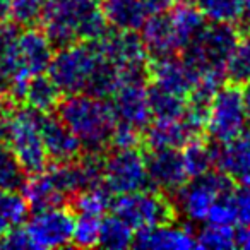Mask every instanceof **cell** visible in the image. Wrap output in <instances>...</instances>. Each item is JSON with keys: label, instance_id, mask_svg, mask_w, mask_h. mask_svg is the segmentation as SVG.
<instances>
[{"label": "cell", "instance_id": "cell-4", "mask_svg": "<svg viewBox=\"0 0 250 250\" xmlns=\"http://www.w3.org/2000/svg\"><path fill=\"white\" fill-rule=\"evenodd\" d=\"M0 141L7 144L28 175L46 170L48 156L31 108L14 110L7 104L0 113Z\"/></svg>", "mask_w": 250, "mask_h": 250}, {"label": "cell", "instance_id": "cell-21", "mask_svg": "<svg viewBox=\"0 0 250 250\" xmlns=\"http://www.w3.org/2000/svg\"><path fill=\"white\" fill-rule=\"evenodd\" d=\"M21 194L24 195L29 209H33V211L63 206V202L67 201V197L60 192V188L55 185V182L52 180L46 170L35 175H28L21 188Z\"/></svg>", "mask_w": 250, "mask_h": 250}, {"label": "cell", "instance_id": "cell-2", "mask_svg": "<svg viewBox=\"0 0 250 250\" xmlns=\"http://www.w3.org/2000/svg\"><path fill=\"white\" fill-rule=\"evenodd\" d=\"M55 113L77 137L84 153H104L117 124L113 106L104 98L86 93L60 98Z\"/></svg>", "mask_w": 250, "mask_h": 250}, {"label": "cell", "instance_id": "cell-27", "mask_svg": "<svg viewBox=\"0 0 250 250\" xmlns=\"http://www.w3.org/2000/svg\"><path fill=\"white\" fill-rule=\"evenodd\" d=\"M29 204L21 190L0 188V236L12 226L22 225L28 219Z\"/></svg>", "mask_w": 250, "mask_h": 250}, {"label": "cell", "instance_id": "cell-23", "mask_svg": "<svg viewBox=\"0 0 250 250\" xmlns=\"http://www.w3.org/2000/svg\"><path fill=\"white\" fill-rule=\"evenodd\" d=\"M147 103H149L151 118L171 120V118H180L185 113L187 96H180L151 83L147 84Z\"/></svg>", "mask_w": 250, "mask_h": 250}, {"label": "cell", "instance_id": "cell-7", "mask_svg": "<svg viewBox=\"0 0 250 250\" xmlns=\"http://www.w3.org/2000/svg\"><path fill=\"white\" fill-rule=\"evenodd\" d=\"M249 125L245 104L242 98V86L238 84L223 83L212 94L209 104L206 132L211 143H228L243 132Z\"/></svg>", "mask_w": 250, "mask_h": 250}, {"label": "cell", "instance_id": "cell-41", "mask_svg": "<svg viewBox=\"0 0 250 250\" xmlns=\"http://www.w3.org/2000/svg\"><path fill=\"white\" fill-rule=\"evenodd\" d=\"M242 98H243V104H245L247 117H249V120H250V81L242 84Z\"/></svg>", "mask_w": 250, "mask_h": 250}, {"label": "cell", "instance_id": "cell-36", "mask_svg": "<svg viewBox=\"0 0 250 250\" xmlns=\"http://www.w3.org/2000/svg\"><path fill=\"white\" fill-rule=\"evenodd\" d=\"M231 194L221 195L219 199H216L214 204L211 206L206 221L212 223V225H235V211H233V202H231Z\"/></svg>", "mask_w": 250, "mask_h": 250}, {"label": "cell", "instance_id": "cell-19", "mask_svg": "<svg viewBox=\"0 0 250 250\" xmlns=\"http://www.w3.org/2000/svg\"><path fill=\"white\" fill-rule=\"evenodd\" d=\"M137 249H154V250H188L199 249L195 235L190 228L168 225L153 226V228L137 229L134 235V245Z\"/></svg>", "mask_w": 250, "mask_h": 250}, {"label": "cell", "instance_id": "cell-33", "mask_svg": "<svg viewBox=\"0 0 250 250\" xmlns=\"http://www.w3.org/2000/svg\"><path fill=\"white\" fill-rule=\"evenodd\" d=\"M101 218L91 214H76L72 228V242L70 245L79 249H89L98 245Z\"/></svg>", "mask_w": 250, "mask_h": 250}, {"label": "cell", "instance_id": "cell-40", "mask_svg": "<svg viewBox=\"0 0 250 250\" xmlns=\"http://www.w3.org/2000/svg\"><path fill=\"white\" fill-rule=\"evenodd\" d=\"M236 245L250 250V226H242V229H236Z\"/></svg>", "mask_w": 250, "mask_h": 250}, {"label": "cell", "instance_id": "cell-26", "mask_svg": "<svg viewBox=\"0 0 250 250\" xmlns=\"http://www.w3.org/2000/svg\"><path fill=\"white\" fill-rule=\"evenodd\" d=\"M182 149V161H184L185 171L188 178L199 177V175L209 171L214 167V156H212V144L206 143L202 137L188 141Z\"/></svg>", "mask_w": 250, "mask_h": 250}, {"label": "cell", "instance_id": "cell-11", "mask_svg": "<svg viewBox=\"0 0 250 250\" xmlns=\"http://www.w3.org/2000/svg\"><path fill=\"white\" fill-rule=\"evenodd\" d=\"M35 120L48 161L67 163V161L77 160L81 156L83 147H81L79 141L59 115L53 111H35Z\"/></svg>", "mask_w": 250, "mask_h": 250}, {"label": "cell", "instance_id": "cell-44", "mask_svg": "<svg viewBox=\"0 0 250 250\" xmlns=\"http://www.w3.org/2000/svg\"><path fill=\"white\" fill-rule=\"evenodd\" d=\"M5 106H7V100H5V98L0 96V113H2V111L5 110Z\"/></svg>", "mask_w": 250, "mask_h": 250}, {"label": "cell", "instance_id": "cell-42", "mask_svg": "<svg viewBox=\"0 0 250 250\" xmlns=\"http://www.w3.org/2000/svg\"><path fill=\"white\" fill-rule=\"evenodd\" d=\"M11 4H12V0H0V24L5 22V21H9Z\"/></svg>", "mask_w": 250, "mask_h": 250}, {"label": "cell", "instance_id": "cell-3", "mask_svg": "<svg viewBox=\"0 0 250 250\" xmlns=\"http://www.w3.org/2000/svg\"><path fill=\"white\" fill-rule=\"evenodd\" d=\"M240 40L231 22L212 21L182 48V59L197 72L199 81L219 87L226 81V60Z\"/></svg>", "mask_w": 250, "mask_h": 250}, {"label": "cell", "instance_id": "cell-25", "mask_svg": "<svg viewBox=\"0 0 250 250\" xmlns=\"http://www.w3.org/2000/svg\"><path fill=\"white\" fill-rule=\"evenodd\" d=\"M134 229L117 214H104L100 221L98 247L108 250H122L134 245Z\"/></svg>", "mask_w": 250, "mask_h": 250}, {"label": "cell", "instance_id": "cell-6", "mask_svg": "<svg viewBox=\"0 0 250 250\" xmlns=\"http://www.w3.org/2000/svg\"><path fill=\"white\" fill-rule=\"evenodd\" d=\"M110 209L134 231L168 225L177 218V208L173 201H170L163 192L147 190V188L118 194V197L111 201Z\"/></svg>", "mask_w": 250, "mask_h": 250}, {"label": "cell", "instance_id": "cell-35", "mask_svg": "<svg viewBox=\"0 0 250 250\" xmlns=\"http://www.w3.org/2000/svg\"><path fill=\"white\" fill-rule=\"evenodd\" d=\"M143 144V130L125 122L117 120L110 137V147L113 149H132Z\"/></svg>", "mask_w": 250, "mask_h": 250}, {"label": "cell", "instance_id": "cell-5", "mask_svg": "<svg viewBox=\"0 0 250 250\" xmlns=\"http://www.w3.org/2000/svg\"><path fill=\"white\" fill-rule=\"evenodd\" d=\"M106 57L101 53L96 40L76 42L59 48L46 70L60 93L77 94L84 93L98 63Z\"/></svg>", "mask_w": 250, "mask_h": 250}, {"label": "cell", "instance_id": "cell-46", "mask_svg": "<svg viewBox=\"0 0 250 250\" xmlns=\"http://www.w3.org/2000/svg\"><path fill=\"white\" fill-rule=\"evenodd\" d=\"M242 185H243V187H247V188H250V178L245 182V184H242Z\"/></svg>", "mask_w": 250, "mask_h": 250}, {"label": "cell", "instance_id": "cell-8", "mask_svg": "<svg viewBox=\"0 0 250 250\" xmlns=\"http://www.w3.org/2000/svg\"><path fill=\"white\" fill-rule=\"evenodd\" d=\"M235 190V180L225 171L209 170L199 177L190 178L175 192V208L184 212L190 221H206L211 206L216 199Z\"/></svg>", "mask_w": 250, "mask_h": 250}, {"label": "cell", "instance_id": "cell-13", "mask_svg": "<svg viewBox=\"0 0 250 250\" xmlns=\"http://www.w3.org/2000/svg\"><path fill=\"white\" fill-rule=\"evenodd\" d=\"M147 84L149 83H120L111 94L117 120L130 124L139 130H144L151 122V110L147 103Z\"/></svg>", "mask_w": 250, "mask_h": 250}, {"label": "cell", "instance_id": "cell-29", "mask_svg": "<svg viewBox=\"0 0 250 250\" xmlns=\"http://www.w3.org/2000/svg\"><path fill=\"white\" fill-rule=\"evenodd\" d=\"M199 249L226 250L235 249L236 245V228L233 225H212L208 223L195 235Z\"/></svg>", "mask_w": 250, "mask_h": 250}, {"label": "cell", "instance_id": "cell-38", "mask_svg": "<svg viewBox=\"0 0 250 250\" xmlns=\"http://www.w3.org/2000/svg\"><path fill=\"white\" fill-rule=\"evenodd\" d=\"M0 249L5 250H26L31 249V242L26 233V228L21 225L9 228L4 235L0 236Z\"/></svg>", "mask_w": 250, "mask_h": 250}, {"label": "cell", "instance_id": "cell-9", "mask_svg": "<svg viewBox=\"0 0 250 250\" xmlns=\"http://www.w3.org/2000/svg\"><path fill=\"white\" fill-rule=\"evenodd\" d=\"M103 187L115 195L149 187L144 154L137 147L108 153L103 158Z\"/></svg>", "mask_w": 250, "mask_h": 250}, {"label": "cell", "instance_id": "cell-1", "mask_svg": "<svg viewBox=\"0 0 250 250\" xmlns=\"http://www.w3.org/2000/svg\"><path fill=\"white\" fill-rule=\"evenodd\" d=\"M40 22L53 48L98 40L110 29L100 0H45Z\"/></svg>", "mask_w": 250, "mask_h": 250}, {"label": "cell", "instance_id": "cell-32", "mask_svg": "<svg viewBox=\"0 0 250 250\" xmlns=\"http://www.w3.org/2000/svg\"><path fill=\"white\" fill-rule=\"evenodd\" d=\"M202 14L211 21L236 22L242 19V0H194Z\"/></svg>", "mask_w": 250, "mask_h": 250}, {"label": "cell", "instance_id": "cell-37", "mask_svg": "<svg viewBox=\"0 0 250 250\" xmlns=\"http://www.w3.org/2000/svg\"><path fill=\"white\" fill-rule=\"evenodd\" d=\"M235 225L250 226V188H235L231 194Z\"/></svg>", "mask_w": 250, "mask_h": 250}, {"label": "cell", "instance_id": "cell-34", "mask_svg": "<svg viewBox=\"0 0 250 250\" xmlns=\"http://www.w3.org/2000/svg\"><path fill=\"white\" fill-rule=\"evenodd\" d=\"M45 7V0H12L9 21L19 28H31L38 24Z\"/></svg>", "mask_w": 250, "mask_h": 250}, {"label": "cell", "instance_id": "cell-18", "mask_svg": "<svg viewBox=\"0 0 250 250\" xmlns=\"http://www.w3.org/2000/svg\"><path fill=\"white\" fill-rule=\"evenodd\" d=\"M18 55L21 60V65L29 76L45 74L53 59V45L43 29L26 28L24 31H19L18 35Z\"/></svg>", "mask_w": 250, "mask_h": 250}, {"label": "cell", "instance_id": "cell-43", "mask_svg": "<svg viewBox=\"0 0 250 250\" xmlns=\"http://www.w3.org/2000/svg\"><path fill=\"white\" fill-rule=\"evenodd\" d=\"M242 5H243L242 19H247L250 22V0H242Z\"/></svg>", "mask_w": 250, "mask_h": 250}, {"label": "cell", "instance_id": "cell-10", "mask_svg": "<svg viewBox=\"0 0 250 250\" xmlns=\"http://www.w3.org/2000/svg\"><path fill=\"white\" fill-rule=\"evenodd\" d=\"M74 218L76 214L72 212V209L65 206L35 211V214L24 225L31 242V249L48 250L70 245Z\"/></svg>", "mask_w": 250, "mask_h": 250}, {"label": "cell", "instance_id": "cell-15", "mask_svg": "<svg viewBox=\"0 0 250 250\" xmlns=\"http://www.w3.org/2000/svg\"><path fill=\"white\" fill-rule=\"evenodd\" d=\"M214 168L225 171L235 182L245 184L250 178V125L228 143H212Z\"/></svg>", "mask_w": 250, "mask_h": 250}, {"label": "cell", "instance_id": "cell-28", "mask_svg": "<svg viewBox=\"0 0 250 250\" xmlns=\"http://www.w3.org/2000/svg\"><path fill=\"white\" fill-rule=\"evenodd\" d=\"M111 192L101 187H93L81 190L70 197V209L74 214H91V216H104L111 208Z\"/></svg>", "mask_w": 250, "mask_h": 250}, {"label": "cell", "instance_id": "cell-20", "mask_svg": "<svg viewBox=\"0 0 250 250\" xmlns=\"http://www.w3.org/2000/svg\"><path fill=\"white\" fill-rule=\"evenodd\" d=\"M108 26L117 31H141L147 12L143 0H100Z\"/></svg>", "mask_w": 250, "mask_h": 250}, {"label": "cell", "instance_id": "cell-39", "mask_svg": "<svg viewBox=\"0 0 250 250\" xmlns=\"http://www.w3.org/2000/svg\"><path fill=\"white\" fill-rule=\"evenodd\" d=\"M143 4L146 5L149 14H154V12L168 11L173 5V0H143Z\"/></svg>", "mask_w": 250, "mask_h": 250}, {"label": "cell", "instance_id": "cell-31", "mask_svg": "<svg viewBox=\"0 0 250 250\" xmlns=\"http://www.w3.org/2000/svg\"><path fill=\"white\" fill-rule=\"evenodd\" d=\"M226 79L233 84L250 81V38H240L226 60Z\"/></svg>", "mask_w": 250, "mask_h": 250}, {"label": "cell", "instance_id": "cell-47", "mask_svg": "<svg viewBox=\"0 0 250 250\" xmlns=\"http://www.w3.org/2000/svg\"><path fill=\"white\" fill-rule=\"evenodd\" d=\"M2 43H4V40H2V35H0V50H2Z\"/></svg>", "mask_w": 250, "mask_h": 250}, {"label": "cell", "instance_id": "cell-16", "mask_svg": "<svg viewBox=\"0 0 250 250\" xmlns=\"http://www.w3.org/2000/svg\"><path fill=\"white\" fill-rule=\"evenodd\" d=\"M202 134L182 115L180 118L171 120L149 122L143 130V144L147 149H180L188 141L201 137Z\"/></svg>", "mask_w": 250, "mask_h": 250}, {"label": "cell", "instance_id": "cell-14", "mask_svg": "<svg viewBox=\"0 0 250 250\" xmlns=\"http://www.w3.org/2000/svg\"><path fill=\"white\" fill-rule=\"evenodd\" d=\"M149 81L171 93L187 96L199 83V76L182 57L168 55L149 60Z\"/></svg>", "mask_w": 250, "mask_h": 250}, {"label": "cell", "instance_id": "cell-30", "mask_svg": "<svg viewBox=\"0 0 250 250\" xmlns=\"http://www.w3.org/2000/svg\"><path fill=\"white\" fill-rule=\"evenodd\" d=\"M28 173L22 170L21 163L12 149L0 141V188L4 190H21Z\"/></svg>", "mask_w": 250, "mask_h": 250}, {"label": "cell", "instance_id": "cell-45", "mask_svg": "<svg viewBox=\"0 0 250 250\" xmlns=\"http://www.w3.org/2000/svg\"><path fill=\"white\" fill-rule=\"evenodd\" d=\"M182 2H190V0H173V4H182Z\"/></svg>", "mask_w": 250, "mask_h": 250}, {"label": "cell", "instance_id": "cell-12", "mask_svg": "<svg viewBox=\"0 0 250 250\" xmlns=\"http://www.w3.org/2000/svg\"><path fill=\"white\" fill-rule=\"evenodd\" d=\"M149 185L163 194H175L187 182L182 154L178 149H149L144 154Z\"/></svg>", "mask_w": 250, "mask_h": 250}, {"label": "cell", "instance_id": "cell-24", "mask_svg": "<svg viewBox=\"0 0 250 250\" xmlns=\"http://www.w3.org/2000/svg\"><path fill=\"white\" fill-rule=\"evenodd\" d=\"M60 89L48 74L33 76L28 83L24 94V103L35 111H53L60 101Z\"/></svg>", "mask_w": 250, "mask_h": 250}, {"label": "cell", "instance_id": "cell-22", "mask_svg": "<svg viewBox=\"0 0 250 250\" xmlns=\"http://www.w3.org/2000/svg\"><path fill=\"white\" fill-rule=\"evenodd\" d=\"M168 16H170L171 26H173L175 35H177L182 48L188 45L192 40L197 38L208 24V18L202 14V11L197 5L190 4V2L173 4L168 9Z\"/></svg>", "mask_w": 250, "mask_h": 250}, {"label": "cell", "instance_id": "cell-17", "mask_svg": "<svg viewBox=\"0 0 250 250\" xmlns=\"http://www.w3.org/2000/svg\"><path fill=\"white\" fill-rule=\"evenodd\" d=\"M141 31H143L141 40H143L149 60L177 55L178 52H182V45L175 35L168 11L154 12V14L147 16Z\"/></svg>", "mask_w": 250, "mask_h": 250}]
</instances>
